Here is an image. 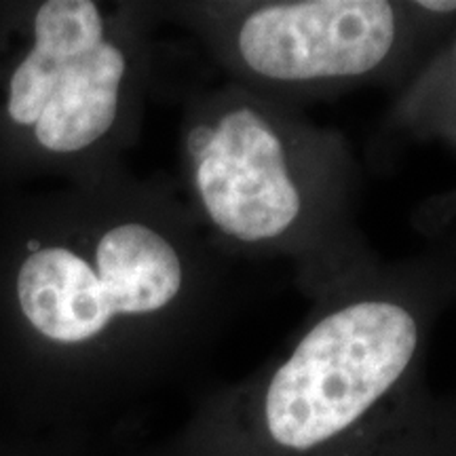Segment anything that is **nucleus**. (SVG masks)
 Instances as JSON below:
<instances>
[{"label": "nucleus", "instance_id": "obj_1", "mask_svg": "<svg viewBox=\"0 0 456 456\" xmlns=\"http://www.w3.org/2000/svg\"><path fill=\"white\" fill-rule=\"evenodd\" d=\"M191 192L226 258H285L306 294L372 258L355 222L359 169L302 108L226 81L184 138Z\"/></svg>", "mask_w": 456, "mask_h": 456}, {"label": "nucleus", "instance_id": "obj_2", "mask_svg": "<svg viewBox=\"0 0 456 456\" xmlns=\"http://www.w3.org/2000/svg\"><path fill=\"white\" fill-rule=\"evenodd\" d=\"M311 298L258 397L266 440L300 456L346 440L395 397L423 349L429 313L416 265L376 256Z\"/></svg>", "mask_w": 456, "mask_h": 456}, {"label": "nucleus", "instance_id": "obj_3", "mask_svg": "<svg viewBox=\"0 0 456 456\" xmlns=\"http://www.w3.org/2000/svg\"><path fill=\"white\" fill-rule=\"evenodd\" d=\"M197 26L226 74L302 108L363 85H395L416 60L427 0H220Z\"/></svg>", "mask_w": 456, "mask_h": 456}, {"label": "nucleus", "instance_id": "obj_4", "mask_svg": "<svg viewBox=\"0 0 456 456\" xmlns=\"http://www.w3.org/2000/svg\"><path fill=\"white\" fill-rule=\"evenodd\" d=\"M226 260L195 254L155 224L123 220L100 232L91 260L70 248L34 252L17 277V296L38 332L85 345L118 319L157 317L178 306L224 317Z\"/></svg>", "mask_w": 456, "mask_h": 456}, {"label": "nucleus", "instance_id": "obj_5", "mask_svg": "<svg viewBox=\"0 0 456 456\" xmlns=\"http://www.w3.org/2000/svg\"><path fill=\"white\" fill-rule=\"evenodd\" d=\"M129 57L91 0H49L34 20V49L11 78L9 114L34 125L51 152L87 151L117 127Z\"/></svg>", "mask_w": 456, "mask_h": 456}]
</instances>
